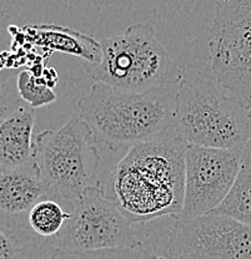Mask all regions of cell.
Listing matches in <instances>:
<instances>
[{"label": "cell", "mask_w": 251, "mask_h": 259, "mask_svg": "<svg viewBox=\"0 0 251 259\" xmlns=\"http://www.w3.org/2000/svg\"><path fill=\"white\" fill-rule=\"evenodd\" d=\"M188 144L176 134L130 148L110 172L112 199L131 223L177 218L185 192Z\"/></svg>", "instance_id": "6da1fadb"}, {"label": "cell", "mask_w": 251, "mask_h": 259, "mask_svg": "<svg viewBox=\"0 0 251 259\" xmlns=\"http://www.w3.org/2000/svg\"><path fill=\"white\" fill-rule=\"evenodd\" d=\"M177 90L137 93L94 83L78 101V113L91 128L96 144L112 151L130 150L175 131Z\"/></svg>", "instance_id": "7a4b0ae2"}, {"label": "cell", "mask_w": 251, "mask_h": 259, "mask_svg": "<svg viewBox=\"0 0 251 259\" xmlns=\"http://www.w3.org/2000/svg\"><path fill=\"white\" fill-rule=\"evenodd\" d=\"M251 110L215 79H183L175 131L188 145L242 150L249 142Z\"/></svg>", "instance_id": "3957f363"}, {"label": "cell", "mask_w": 251, "mask_h": 259, "mask_svg": "<svg viewBox=\"0 0 251 259\" xmlns=\"http://www.w3.org/2000/svg\"><path fill=\"white\" fill-rule=\"evenodd\" d=\"M101 58L86 72L96 83L128 91L179 89L182 70L156 37L150 24H134L101 40Z\"/></svg>", "instance_id": "277c9868"}, {"label": "cell", "mask_w": 251, "mask_h": 259, "mask_svg": "<svg viewBox=\"0 0 251 259\" xmlns=\"http://www.w3.org/2000/svg\"><path fill=\"white\" fill-rule=\"evenodd\" d=\"M33 163L48 198L70 204L96 185L101 164L91 128L79 117L59 130H45L34 140Z\"/></svg>", "instance_id": "5b68a950"}, {"label": "cell", "mask_w": 251, "mask_h": 259, "mask_svg": "<svg viewBox=\"0 0 251 259\" xmlns=\"http://www.w3.org/2000/svg\"><path fill=\"white\" fill-rule=\"evenodd\" d=\"M209 34L212 75L251 110V0H218Z\"/></svg>", "instance_id": "8992f818"}, {"label": "cell", "mask_w": 251, "mask_h": 259, "mask_svg": "<svg viewBox=\"0 0 251 259\" xmlns=\"http://www.w3.org/2000/svg\"><path fill=\"white\" fill-rule=\"evenodd\" d=\"M70 217L54 237L61 252L131 248L141 244L134 223L106 194L101 181L70 204Z\"/></svg>", "instance_id": "52a82bcc"}, {"label": "cell", "mask_w": 251, "mask_h": 259, "mask_svg": "<svg viewBox=\"0 0 251 259\" xmlns=\"http://www.w3.org/2000/svg\"><path fill=\"white\" fill-rule=\"evenodd\" d=\"M165 259H251V226L220 213L174 220Z\"/></svg>", "instance_id": "ba28073f"}, {"label": "cell", "mask_w": 251, "mask_h": 259, "mask_svg": "<svg viewBox=\"0 0 251 259\" xmlns=\"http://www.w3.org/2000/svg\"><path fill=\"white\" fill-rule=\"evenodd\" d=\"M241 153L242 150L188 146L184 203L177 218L194 220L221 206L236 182Z\"/></svg>", "instance_id": "9c48e42d"}, {"label": "cell", "mask_w": 251, "mask_h": 259, "mask_svg": "<svg viewBox=\"0 0 251 259\" xmlns=\"http://www.w3.org/2000/svg\"><path fill=\"white\" fill-rule=\"evenodd\" d=\"M35 109L25 102L4 106L0 116V171L33 163Z\"/></svg>", "instance_id": "30bf717a"}, {"label": "cell", "mask_w": 251, "mask_h": 259, "mask_svg": "<svg viewBox=\"0 0 251 259\" xmlns=\"http://www.w3.org/2000/svg\"><path fill=\"white\" fill-rule=\"evenodd\" d=\"M17 32L25 41L42 50L79 56L90 64L98 63L101 58V42L75 29L54 24H37L17 29Z\"/></svg>", "instance_id": "8fae6325"}, {"label": "cell", "mask_w": 251, "mask_h": 259, "mask_svg": "<svg viewBox=\"0 0 251 259\" xmlns=\"http://www.w3.org/2000/svg\"><path fill=\"white\" fill-rule=\"evenodd\" d=\"M48 198L34 163L20 168L0 171V209L3 217H28L31 208Z\"/></svg>", "instance_id": "7c38bea8"}, {"label": "cell", "mask_w": 251, "mask_h": 259, "mask_svg": "<svg viewBox=\"0 0 251 259\" xmlns=\"http://www.w3.org/2000/svg\"><path fill=\"white\" fill-rule=\"evenodd\" d=\"M214 212L251 226V139L242 148L241 166L233 190Z\"/></svg>", "instance_id": "4fadbf2b"}, {"label": "cell", "mask_w": 251, "mask_h": 259, "mask_svg": "<svg viewBox=\"0 0 251 259\" xmlns=\"http://www.w3.org/2000/svg\"><path fill=\"white\" fill-rule=\"evenodd\" d=\"M70 217L60 202L45 198L38 202L28 214V226L42 238H54Z\"/></svg>", "instance_id": "5bb4252c"}, {"label": "cell", "mask_w": 251, "mask_h": 259, "mask_svg": "<svg viewBox=\"0 0 251 259\" xmlns=\"http://www.w3.org/2000/svg\"><path fill=\"white\" fill-rule=\"evenodd\" d=\"M17 88L23 102L33 109L47 106L56 101V94L44 79L37 77L29 70H23L18 74Z\"/></svg>", "instance_id": "9a60e30c"}, {"label": "cell", "mask_w": 251, "mask_h": 259, "mask_svg": "<svg viewBox=\"0 0 251 259\" xmlns=\"http://www.w3.org/2000/svg\"><path fill=\"white\" fill-rule=\"evenodd\" d=\"M61 259H165L156 255L141 244L131 248L89 250V252H61Z\"/></svg>", "instance_id": "2e32d148"}, {"label": "cell", "mask_w": 251, "mask_h": 259, "mask_svg": "<svg viewBox=\"0 0 251 259\" xmlns=\"http://www.w3.org/2000/svg\"><path fill=\"white\" fill-rule=\"evenodd\" d=\"M14 259H61V250L54 238H33L19 247Z\"/></svg>", "instance_id": "e0dca14e"}, {"label": "cell", "mask_w": 251, "mask_h": 259, "mask_svg": "<svg viewBox=\"0 0 251 259\" xmlns=\"http://www.w3.org/2000/svg\"><path fill=\"white\" fill-rule=\"evenodd\" d=\"M21 245L14 229L2 226L0 229V259H14Z\"/></svg>", "instance_id": "ac0fdd59"}, {"label": "cell", "mask_w": 251, "mask_h": 259, "mask_svg": "<svg viewBox=\"0 0 251 259\" xmlns=\"http://www.w3.org/2000/svg\"><path fill=\"white\" fill-rule=\"evenodd\" d=\"M3 2H4V0H3Z\"/></svg>", "instance_id": "d6986e66"}]
</instances>
